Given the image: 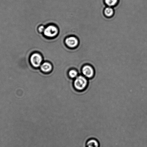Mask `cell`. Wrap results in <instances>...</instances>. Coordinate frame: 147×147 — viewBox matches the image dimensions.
I'll return each mask as SVG.
<instances>
[{"label":"cell","instance_id":"obj_6","mask_svg":"<svg viewBox=\"0 0 147 147\" xmlns=\"http://www.w3.org/2000/svg\"><path fill=\"white\" fill-rule=\"evenodd\" d=\"M40 68L43 72L48 73L52 71V66L51 64L49 63L44 62L41 65Z\"/></svg>","mask_w":147,"mask_h":147},{"label":"cell","instance_id":"obj_1","mask_svg":"<svg viewBox=\"0 0 147 147\" xmlns=\"http://www.w3.org/2000/svg\"><path fill=\"white\" fill-rule=\"evenodd\" d=\"M88 84V81L86 78L82 76L77 77L74 82V87L78 91H82L85 89Z\"/></svg>","mask_w":147,"mask_h":147},{"label":"cell","instance_id":"obj_10","mask_svg":"<svg viewBox=\"0 0 147 147\" xmlns=\"http://www.w3.org/2000/svg\"><path fill=\"white\" fill-rule=\"evenodd\" d=\"M68 75L71 78H75L78 77V72L76 70L71 69L68 73Z\"/></svg>","mask_w":147,"mask_h":147},{"label":"cell","instance_id":"obj_2","mask_svg":"<svg viewBox=\"0 0 147 147\" xmlns=\"http://www.w3.org/2000/svg\"><path fill=\"white\" fill-rule=\"evenodd\" d=\"M58 33V28L53 25L49 26L44 30V35L48 38H54L57 35Z\"/></svg>","mask_w":147,"mask_h":147},{"label":"cell","instance_id":"obj_11","mask_svg":"<svg viewBox=\"0 0 147 147\" xmlns=\"http://www.w3.org/2000/svg\"><path fill=\"white\" fill-rule=\"evenodd\" d=\"M45 29V28H44V26H41L39 27L38 30L40 32H44Z\"/></svg>","mask_w":147,"mask_h":147},{"label":"cell","instance_id":"obj_3","mask_svg":"<svg viewBox=\"0 0 147 147\" xmlns=\"http://www.w3.org/2000/svg\"><path fill=\"white\" fill-rule=\"evenodd\" d=\"M30 60L32 66L37 68L40 66L42 61V58L40 54L35 53L31 55Z\"/></svg>","mask_w":147,"mask_h":147},{"label":"cell","instance_id":"obj_4","mask_svg":"<svg viewBox=\"0 0 147 147\" xmlns=\"http://www.w3.org/2000/svg\"><path fill=\"white\" fill-rule=\"evenodd\" d=\"M82 72L84 76L88 78H92L94 75L93 68L89 65L84 66L82 69Z\"/></svg>","mask_w":147,"mask_h":147},{"label":"cell","instance_id":"obj_9","mask_svg":"<svg viewBox=\"0 0 147 147\" xmlns=\"http://www.w3.org/2000/svg\"><path fill=\"white\" fill-rule=\"evenodd\" d=\"M105 3L109 7L115 6L118 3V0H105Z\"/></svg>","mask_w":147,"mask_h":147},{"label":"cell","instance_id":"obj_8","mask_svg":"<svg viewBox=\"0 0 147 147\" xmlns=\"http://www.w3.org/2000/svg\"><path fill=\"white\" fill-rule=\"evenodd\" d=\"M113 9L110 7H107L105 10V14L107 17H111L113 15Z\"/></svg>","mask_w":147,"mask_h":147},{"label":"cell","instance_id":"obj_5","mask_svg":"<svg viewBox=\"0 0 147 147\" xmlns=\"http://www.w3.org/2000/svg\"><path fill=\"white\" fill-rule=\"evenodd\" d=\"M65 44L67 46L71 48H74L77 46L78 44V39L75 37L71 36L66 38Z\"/></svg>","mask_w":147,"mask_h":147},{"label":"cell","instance_id":"obj_7","mask_svg":"<svg viewBox=\"0 0 147 147\" xmlns=\"http://www.w3.org/2000/svg\"><path fill=\"white\" fill-rule=\"evenodd\" d=\"M87 147H99V144L98 141L95 139H91L87 141Z\"/></svg>","mask_w":147,"mask_h":147}]
</instances>
